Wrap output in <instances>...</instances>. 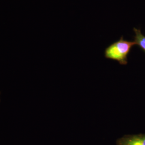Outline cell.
I'll use <instances>...</instances> for the list:
<instances>
[{"instance_id":"cell-1","label":"cell","mask_w":145,"mask_h":145,"mask_svg":"<svg viewBox=\"0 0 145 145\" xmlns=\"http://www.w3.org/2000/svg\"><path fill=\"white\" fill-rule=\"evenodd\" d=\"M135 45H136L135 42L127 41L121 37L118 41L114 42L105 49V57L125 65L127 63V56Z\"/></svg>"},{"instance_id":"cell-2","label":"cell","mask_w":145,"mask_h":145,"mask_svg":"<svg viewBox=\"0 0 145 145\" xmlns=\"http://www.w3.org/2000/svg\"><path fill=\"white\" fill-rule=\"evenodd\" d=\"M117 145H145V134L124 135L116 141Z\"/></svg>"},{"instance_id":"cell-3","label":"cell","mask_w":145,"mask_h":145,"mask_svg":"<svg viewBox=\"0 0 145 145\" xmlns=\"http://www.w3.org/2000/svg\"><path fill=\"white\" fill-rule=\"evenodd\" d=\"M135 32V41L136 45H138L145 52V36H144L139 29L134 28Z\"/></svg>"},{"instance_id":"cell-4","label":"cell","mask_w":145,"mask_h":145,"mask_svg":"<svg viewBox=\"0 0 145 145\" xmlns=\"http://www.w3.org/2000/svg\"><path fill=\"white\" fill-rule=\"evenodd\" d=\"M0 94H1V93H0ZM0 101H1V99H0Z\"/></svg>"}]
</instances>
